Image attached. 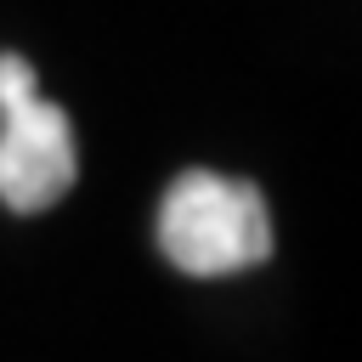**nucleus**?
<instances>
[{
	"label": "nucleus",
	"mask_w": 362,
	"mask_h": 362,
	"mask_svg": "<svg viewBox=\"0 0 362 362\" xmlns=\"http://www.w3.org/2000/svg\"><path fill=\"white\" fill-rule=\"evenodd\" d=\"M40 90H34V68L23 62V57H0V113H17V107H28Z\"/></svg>",
	"instance_id": "7ed1b4c3"
},
{
	"label": "nucleus",
	"mask_w": 362,
	"mask_h": 362,
	"mask_svg": "<svg viewBox=\"0 0 362 362\" xmlns=\"http://www.w3.org/2000/svg\"><path fill=\"white\" fill-rule=\"evenodd\" d=\"M158 249L187 277H232L272 255V209L260 187L221 170H181L158 204Z\"/></svg>",
	"instance_id": "f257e3e1"
},
{
	"label": "nucleus",
	"mask_w": 362,
	"mask_h": 362,
	"mask_svg": "<svg viewBox=\"0 0 362 362\" xmlns=\"http://www.w3.org/2000/svg\"><path fill=\"white\" fill-rule=\"evenodd\" d=\"M79 175L74 124L51 102H28L17 113H0V204L17 215L51 209Z\"/></svg>",
	"instance_id": "f03ea898"
}]
</instances>
